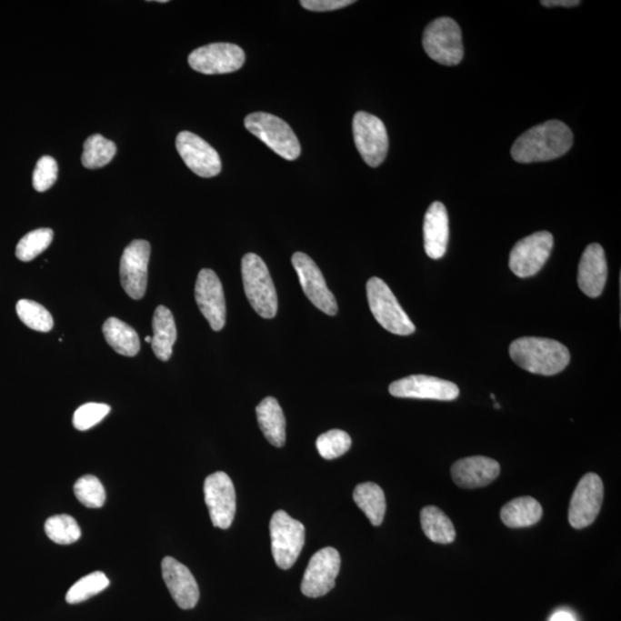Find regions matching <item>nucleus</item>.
I'll return each instance as SVG.
<instances>
[{
    "label": "nucleus",
    "mask_w": 621,
    "mask_h": 621,
    "mask_svg": "<svg viewBox=\"0 0 621 621\" xmlns=\"http://www.w3.org/2000/svg\"><path fill=\"white\" fill-rule=\"evenodd\" d=\"M494 406L496 407V409H499V407H501V406H498V403H495V404H494Z\"/></svg>",
    "instance_id": "42"
},
{
    "label": "nucleus",
    "mask_w": 621,
    "mask_h": 621,
    "mask_svg": "<svg viewBox=\"0 0 621 621\" xmlns=\"http://www.w3.org/2000/svg\"><path fill=\"white\" fill-rule=\"evenodd\" d=\"M245 125L280 157L293 162L301 155L296 135L285 121L277 116L264 112L251 113L246 116Z\"/></svg>",
    "instance_id": "4"
},
{
    "label": "nucleus",
    "mask_w": 621,
    "mask_h": 621,
    "mask_svg": "<svg viewBox=\"0 0 621 621\" xmlns=\"http://www.w3.org/2000/svg\"><path fill=\"white\" fill-rule=\"evenodd\" d=\"M204 496L210 511L213 526L228 529L236 514V493L232 479L225 472H216L204 482Z\"/></svg>",
    "instance_id": "9"
},
{
    "label": "nucleus",
    "mask_w": 621,
    "mask_h": 621,
    "mask_svg": "<svg viewBox=\"0 0 621 621\" xmlns=\"http://www.w3.org/2000/svg\"><path fill=\"white\" fill-rule=\"evenodd\" d=\"M272 555L276 566L289 570L296 563L305 543V527L285 511H276L269 524Z\"/></svg>",
    "instance_id": "7"
},
{
    "label": "nucleus",
    "mask_w": 621,
    "mask_h": 621,
    "mask_svg": "<svg viewBox=\"0 0 621 621\" xmlns=\"http://www.w3.org/2000/svg\"><path fill=\"white\" fill-rule=\"evenodd\" d=\"M291 262H293L295 271L297 272L306 297L324 314L336 316L338 311L336 296L328 289L323 273L314 260L303 252H296Z\"/></svg>",
    "instance_id": "15"
},
{
    "label": "nucleus",
    "mask_w": 621,
    "mask_h": 621,
    "mask_svg": "<svg viewBox=\"0 0 621 621\" xmlns=\"http://www.w3.org/2000/svg\"><path fill=\"white\" fill-rule=\"evenodd\" d=\"M176 149L186 166L201 177H213L221 172V159L215 147L202 137L182 132L176 137Z\"/></svg>",
    "instance_id": "17"
},
{
    "label": "nucleus",
    "mask_w": 621,
    "mask_h": 621,
    "mask_svg": "<svg viewBox=\"0 0 621 621\" xmlns=\"http://www.w3.org/2000/svg\"><path fill=\"white\" fill-rule=\"evenodd\" d=\"M423 46L434 62L456 66L464 56L462 30L451 17H438L426 27Z\"/></svg>",
    "instance_id": "6"
},
{
    "label": "nucleus",
    "mask_w": 621,
    "mask_h": 621,
    "mask_svg": "<svg viewBox=\"0 0 621 621\" xmlns=\"http://www.w3.org/2000/svg\"><path fill=\"white\" fill-rule=\"evenodd\" d=\"M116 145L102 135L95 134L85 142L82 164L85 168L97 169L106 166L115 157Z\"/></svg>",
    "instance_id": "29"
},
{
    "label": "nucleus",
    "mask_w": 621,
    "mask_h": 621,
    "mask_svg": "<svg viewBox=\"0 0 621 621\" xmlns=\"http://www.w3.org/2000/svg\"><path fill=\"white\" fill-rule=\"evenodd\" d=\"M389 393L394 397L455 401L459 388L454 382L428 376H411L393 382Z\"/></svg>",
    "instance_id": "18"
},
{
    "label": "nucleus",
    "mask_w": 621,
    "mask_h": 621,
    "mask_svg": "<svg viewBox=\"0 0 621 621\" xmlns=\"http://www.w3.org/2000/svg\"><path fill=\"white\" fill-rule=\"evenodd\" d=\"M607 279L606 252L597 243L586 247L577 269V285L590 298L601 296Z\"/></svg>",
    "instance_id": "20"
},
{
    "label": "nucleus",
    "mask_w": 621,
    "mask_h": 621,
    "mask_svg": "<svg viewBox=\"0 0 621 621\" xmlns=\"http://www.w3.org/2000/svg\"><path fill=\"white\" fill-rule=\"evenodd\" d=\"M354 3L351 0H303L301 5L308 11L329 12L341 10Z\"/></svg>",
    "instance_id": "38"
},
{
    "label": "nucleus",
    "mask_w": 621,
    "mask_h": 621,
    "mask_svg": "<svg viewBox=\"0 0 621 621\" xmlns=\"http://www.w3.org/2000/svg\"><path fill=\"white\" fill-rule=\"evenodd\" d=\"M554 249V236L549 232L532 234L516 243L509 259V266L519 277L536 275L549 259Z\"/></svg>",
    "instance_id": "10"
},
{
    "label": "nucleus",
    "mask_w": 621,
    "mask_h": 621,
    "mask_svg": "<svg viewBox=\"0 0 621 621\" xmlns=\"http://www.w3.org/2000/svg\"><path fill=\"white\" fill-rule=\"evenodd\" d=\"M54 241V232L50 228L33 230L17 243L15 255L21 262H32L45 252Z\"/></svg>",
    "instance_id": "32"
},
{
    "label": "nucleus",
    "mask_w": 621,
    "mask_h": 621,
    "mask_svg": "<svg viewBox=\"0 0 621 621\" xmlns=\"http://www.w3.org/2000/svg\"><path fill=\"white\" fill-rule=\"evenodd\" d=\"M603 496L605 486L601 477L595 473H587L573 493L568 509V521L571 526L576 529L590 526L601 511Z\"/></svg>",
    "instance_id": "12"
},
{
    "label": "nucleus",
    "mask_w": 621,
    "mask_h": 621,
    "mask_svg": "<svg viewBox=\"0 0 621 621\" xmlns=\"http://www.w3.org/2000/svg\"><path fill=\"white\" fill-rule=\"evenodd\" d=\"M45 529L47 537L56 545H72L81 537L79 524L68 515L51 516L45 521Z\"/></svg>",
    "instance_id": "31"
},
{
    "label": "nucleus",
    "mask_w": 621,
    "mask_h": 621,
    "mask_svg": "<svg viewBox=\"0 0 621 621\" xmlns=\"http://www.w3.org/2000/svg\"><path fill=\"white\" fill-rule=\"evenodd\" d=\"M110 586V580L103 572H94L82 577L75 585L69 588L66 601L69 605H77L95 596Z\"/></svg>",
    "instance_id": "33"
},
{
    "label": "nucleus",
    "mask_w": 621,
    "mask_h": 621,
    "mask_svg": "<svg viewBox=\"0 0 621 621\" xmlns=\"http://www.w3.org/2000/svg\"><path fill=\"white\" fill-rule=\"evenodd\" d=\"M258 424L264 436L276 448L285 443V418L279 402L275 397H266L260 402L257 409Z\"/></svg>",
    "instance_id": "23"
},
{
    "label": "nucleus",
    "mask_w": 621,
    "mask_h": 621,
    "mask_svg": "<svg viewBox=\"0 0 621 621\" xmlns=\"http://www.w3.org/2000/svg\"><path fill=\"white\" fill-rule=\"evenodd\" d=\"M196 303L213 331L219 332L225 324V299L223 285L212 269L199 272L195 286Z\"/></svg>",
    "instance_id": "16"
},
{
    "label": "nucleus",
    "mask_w": 621,
    "mask_h": 621,
    "mask_svg": "<svg viewBox=\"0 0 621 621\" xmlns=\"http://www.w3.org/2000/svg\"><path fill=\"white\" fill-rule=\"evenodd\" d=\"M111 407L103 403L85 404L75 411L73 416V425L77 431L85 432L101 423L110 414Z\"/></svg>",
    "instance_id": "36"
},
{
    "label": "nucleus",
    "mask_w": 621,
    "mask_h": 621,
    "mask_svg": "<svg viewBox=\"0 0 621 621\" xmlns=\"http://www.w3.org/2000/svg\"><path fill=\"white\" fill-rule=\"evenodd\" d=\"M354 501L373 526H380L385 519L386 504L384 490L373 482H365L356 487Z\"/></svg>",
    "instance_id": "27"
},
{
    "label": "nucleus",
    "mask_w": 621,
    "mask_h": 621,
    "mask_svg": "<svg viewBox=\"0 0 621 621\" xmlns=\"http://www.w3.org/2000/svg\"><path fill=\"white\" fill-rule=\"evenodd\" d=\"M421 528L429 540L448 545L456 538V529L449 516L436 506L424 507L420 514Z\"/></svg>",
    "instance_id": "28"
},
{
    "label": "nucleus",
    "mask_w": 621,
    "mask_h": 621,
    "mask_svg": "<svg viewBox=\"0 0 621 621\" xmlns=\"http://www.w3.org/2000/svg\"><path fill=\"white\" fill-rule=\"evenodd\" d=\"M245 62L242 47L230 43H213L191 52L188 63L194 71L215 75L238 71Z\"/></svg>",
    "instance_id": "11"
},
{
    "label": "nucleus",
    "mask_w": 621,
    "mask_h": 621,
    "mask_svg": "<svg viewBox=\"0 0 621 621\" xmlns=\"http://www.w3.org/2000/svg\"><path fill=\"white\" fill-rule=\"evenodd\" d=\"M74 494L85 506L90 509L102 507L106 501V492L101 480L94 476H85L74 485Z\"/></svg>",
    "instance_id": "34"
},
{
    "label": "nucleus",
    "mask_w": 621,
    "mask_h": 621,
    "mask_svg": "<svg viewBox=\"0 0 621 621\" xmlns=\"http://www.w3.org/2000/svg\"><path fill=\"white\" fill-rule=\"evenodd\" d=\"M579 0H542L541 5L545 7H576L579 6Z\"/></svg>",
    "instance_id": "39"
},
{
    "label": "nucleus",
    "mask_w": 621,
    "mask_h": 621,
    "mask_svg": "<svg viewBox=\"0 0 621 621\" xmlns=\"http://www.w3.org/2000/svg\"><path fill=\"white\" fill-rule=\"evenodd\" d=\"M550 621H576L575 616L566 611H559L551 616Z\"/></svg>",
    "instance_id": "40"
},
{
    "label": "nucleus",
    "mask_w": 621,
    "mask_h": 621,
    "mask_svg": "<svg viewBox=\"0 0 621 621\" xmlns=\"http://www.w3.org/2000/svg\"><path fill=\"white\" fill-rule=\"evenodd\" d=\"M163 577L174 601L184 610L194 609L199 599V588L189 568L172 557L162 563Z\"/></svg>",
    "instance_id": "19"
},
{
    "label": "nucleus",
    "mask_w": 621,
    "mask_h": 621,
    "mask_svg": "<svg viewBox=\"0 0 621 621\" xmlns=\"http://www.w3.org/2000/svg\"><path fill=\"white\" fill-rule=\"evenodd\" d=\"M542 515L541 504L531 496L512 499L501 510V519L510 528L533 526L541 520Z\"/></svg>",
    "instance_id": "25"
},
{
    "label": "nucleus",
    "mask_w": 621,
    "mask_h": 621,
    "mask_svg": "<svg viewBox=\"0 0 621 621\" xmlns=\"http://www.w3.org/2000/svg\"><path fill=\"white\" fill-rule=\"evenodd\" d=\"M243 285L247 299L260 316L275 318L277 295L266 264L255 254H246L242 259Z\"/></svg>",
    "instance_id": "3"
},
{
    "label": "nucleus",
    "mask_w": 621,
    "mask_h": 621,
    "mask_svg": "<svg viewBox=\"0 0 621 621\" xmlns=\"http://www.w3.org/2000/svg\"><path fill=\"white\" fill-rule=\"evenodd\" d=\"M58 177V165L50 155L38 160L33 175V185L38 193H45L55 184Z\"/></svg>",
    "instance_id": "37"
},
{
    "label": "nucleus",
    "mask_w": 621,
    "mask_h": 621,
    "mask_svg": "<svg viewBox=\"0 0 621 621\" xmlns=\"http://www.w3.org/2000/svg\"><path fill=\"white\" fill-rule=\"evenodd\" d=\"M351 437L349 434L333 429V431L321 434L316 440V449L321 457L332 460L345 455L351 448Z\"/></svg>",
    "instance_id": "35"
},
{
    "label": "nucleus",
    "mask_w": 621,
    "mask_h": 621,
    "mask_svg": "<svg viewBox=\"0 0 621 621\" xmlns=\"http://www.w3.org/2000/svg\"><path fill=\"white\" fill-rule=\"evenodd\" d=\"M501 466L496 460L475 456L457 460L451 467V476L459 487L475 489L486 487L496 480Z\"/></svg>",
    "instance_id": "21"
},
{
    "label": "nucleus",
    "mask_w": 621,
    "mask_h": 621,
    "mask_svg": "<svg viewBox=\"0 0 621 621\" xmlns=\"http://www.w3.org/2000/svg\"><path fill=\"white\" fill-rule=\"evenodd\" d=\"M572 145L571 129L562 121L550 120L516 138L511 155L520 164L549 162L566 155Z\"/></svg>",
    "instance_id": "1"
},
{
    "label": "nucleus",
    "mask_w": 621,
    "mask_h": 621,
    "mask_svg": "<svg viewBox=\"0 0 621 621\" xmlns=\"http://www.w3.org/2000/svg\"><path fill=\"white\" fill-rule=\"evenodd\" d=\"M353 129L355 145L364 162L371 167L380 166L389 147L385 124L370 113L358 112L354 116Z\"/></svg>",
    "instance_id": "8"
},
{
    "label": "nucleus",
    "mask_w": 621,
    "mask_h": 621,
    "mask_svg": "<svg viewBox=\"0 0 621 621\" xmlns=\"http://www.w3.org/2000/svg\"><path fill=\"white\" fill-rule=\"evenodd\" d=\"M104 336L115 353L134 357L141 349L140 337L133 327L118 318H108L103 326Z\"/></svg>",
    "instance_id": "26"
},
{
    "label": "nucleus",
    "mask_w": 621,
    "mask_h": 621,
    "mask_svg": "<svg viewBox=\"0 0 621 621\" xmlns=\"http://www.w3.org/2000/svg\"><path fill=\"white\" fill-rule=\"evenodd\" d=\"M16 314L20 320L33 331L47 333L54 328V318L45 306L29 299H21L16 304Z\"/></svg>",
    "instance_id": "30"
},
{
    "label": "nucleus",
    "mask_w": 621,
    "mask_h": 621,
    "mask_svg": "<svg viewBox=\"0 0 621 621\" xmlns=\"http://www.w3.org/2000/svg\"><path fill=\"white\" fill-rule=\"evenodd\" d=\"M145 342L151 343V342H152V337H151V336H146V337H145Z\"/></svg>",
    "instance_id": "41"
},
{
    "label": "nucleus",
    "mask_w": 621,
    "mask_h": 621,
    "mask_svg": "<svg viewBox=\"0 0 621 621\" xmlns=\"http://www.w3.org/2000/svg\"><path fill=\"white\" fill-rule=\"evenodd\" d=\"M449 216L441 202L433 203L424 220L425 251L429 258L440 259L446 255L449 243Z\"/></svg>",
    "instance_id": "22"
},
{
    "label": "nucleus",
    "mask_w": 621,
    "mask_h": 621,
    "mask_svg": "<svg viewBox=\"0 0 621 621\" xmlns=\"http://www.w3.org/2000/svg\"><path fill=\"white\" fill-rule=\"evenodd\" d=\"M150 255V243L136 240L125 247L121 257V285L128 296L136 301L145 297V295Z\"/></svg>",
    "instance_id": "14"
},
{
    "label": "nucleus",
    "mask_w": 621,
    "mask_h": 621,
    "mask_svg": "<svg viewBox=\"0 0 621 621\" xmlns=\"http://www.w3.org/2000/svg\"><path fill=\"white\" fill-rule=\"evenodd\" d=\"M512 360L533 375L551 376L566 370L570 351L562 343L545 337H520L511 343Z\"/></svg>",
    "instance_id": "2"
},
{
    "label": "nucleus",
    "mask_w": 621,
    "mask_h": 621,
    "mask_svg": "<svg viewBox=\"0 0 621 621\" xmlns=\"http://www.w3.org/2000/svg\"><path fill=\"white\" fill-rule=\"evenodd\" d=\"M341 556L332 546L316 551L304 573L301 585L302 593L307 597L324 596L336 587L340 573Z\"/></svg>",
    "instance_id": "13"
},
{
    "label": "nucleus",
    "mask_w": 621,
    "mask_h": 621,
    "mask_svg": "<svg viewBox=\"0 0 621 621\" xmlns=\"http://www.w3.org/2000/svg\"><path fill=\"white\" fill-rule=\"evenodd\" d=\"M152 327V350L158 359L167 362L172 357L173 346L177 337L176 325L171 310L163 305L158 306L155 312Z\"/></svg>",
    "instance_id": "24"
},
{
    "label": "nucleus",
    "mask_w": 621,
    "mask_h": 621,
    "mask_svg": "<svg viewBox=\"0 0 621 621\" xmlns=\"http://www.w3.org/2000/svg\"><path fill=\"white\" fill-rule=\"evenodd\" d=\"M368 305L382 327L396 336H407L416 332V326L399 305L397 298L388 285L372 277L366 285Z\"/></svg>",
    "instance_id": "5"
}]
</instances>
